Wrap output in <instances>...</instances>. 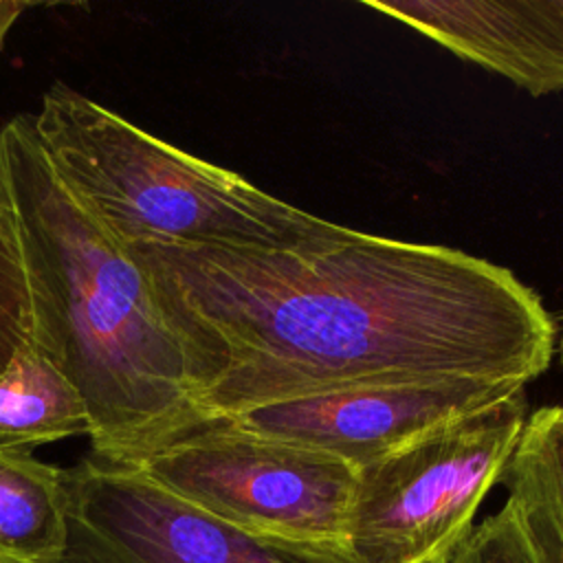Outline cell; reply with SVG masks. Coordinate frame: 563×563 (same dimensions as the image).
<instances>
[{
	"label": "cell",
	"instance_id": "cell-1",
	"mask_svg": "<svg viewBox=\"0 0 563 563\" xmlns=\"http://www.w3.org/2000/svg\"><path fill=\"white\" fill-rule=\"evenodd\" d=\"M213 418L299 398L457 380L528 385L556 352L506 266L325 220L286 249L125 246Z\"/></svg>",
	"mask_w": 563,
	"mask_h": 563
},
{
	"label": "cell",
	"instance_id": "cell-2",
	"mask_svg": "<svg viewBox=\"0 0 563 563\" xmlns=\"http://www.w3.org/2000/svg\"><path fill=\"white\" fill-rule=\"evenodd\" d=\"M0 198L22 242L35 343L84 396L92 457L141 466L209 422L150 275L59 180L31 114L0 128Z\"/></svg>",
	"mask_w": 563,
	"mask_h": 563
},
{
	"label": "cell",
	"instance_id": "cell-3",
	"mask_svg": "<svg viewBox=\"0 0 563 563\" xmlns=\"http://www.w3.org/2000/svg\"><path fill=\"white\" fill-rule=\"evenodd\" d=\"M31 117L59 180L123 246L286 249L325 224L62 81Z\"/></svg>",
	"mask_w": 563,
	"mask_h": 563
},
{
	"label": "cell",
	"instance_id": "cell-4",
	"mask_svg": "<svg viewBox=\"0 0 563 563\" xmlns=\"http://www.w3.org/2000/svg\"><path fill=\"white\" fill-rule=\"evenodd\" d=\"M526 418L521 389L356 468L345 534L354 563H438L446 556L499 484Z\"/></svg>",
	"mask_w": 563,
	"mask_h": 563
},
{
	"label": "cell",
	"instance_id": "cell-5",
	"mask_svg": "<svg viewBox=\"0 0 563 563\" xmlns=\"http://www.w3.org/2000/svg\"><path fill=\"white\" fill-rule=\"evenodd\" d=\"M136 468L246 532L345 545L356 468L323 451L213 418Z\"/></svg>",
	"mask_w": 563,
	"mask_h": 563
},
{
	"label": "cell",
	"instance_id": "cell-6",
	"mask_svg": "<svg viewBox=\"0 0 563 563\" xmlns=\"http://www.w3.org/2000/svg\"><path fill=\"white\" fill-rule=\"evenodd\" d=\"M68 534L57 563H354L347 545L235 528L136 466L95 457L66 471Z\"/></svg>",
	"mask_w": 563,
	"mask_h": 563
},
{
	"label": "cell",
	"instance_id": "cell-7",
	"mask_svg": "<svg viewBox=\"0 0 563 563\" xmlns=\"http://www.w3.org/2000/svg\"><path fill=\"white\" fill-rule=\"evenodd\" d=\"M521 389L526 387L484 380L363 387L266 405L227 420L361 468Z\"/></svg>",
	"mask_w": 563,
	"mask_h": 563
},
{
	"label": "cell",
	"instance_id": "cell-8",
	"mask_svg": "<svg viewBox=\"0 0 563 563\" xmlns=\"http://www.w3.org/2000/svg\"><path fill=\"white\" fill-rule=\"evenodd\" d=\"M365 7L532 97L563 90V0H365Z\"/></svg>",
	"mask_w": 563,
	"mask_h": 563
},
{
	"label": "cell",
	"instance_id": "cell-9",
	"mask_svg": "<svg viewBox=\"0 0 563 563\" xmlns=\"http://www.w3.org/2000/svg\"><path fill=\"white\" fill-rule=\"evenodd\" d=\"M68 534L66 471L0 449V563H57Z\"/></svg>",
	"mask_w": 563,
	"mask_h": 563
},
{
	"label": "cell",
	"instance_id": "cell-10",
	"mask_svg": "<svg viewBox=\"0 0 563 563\" xmlns=\"http://www.w3.org/2000/svg\"><path fill=\"white\" fill-rule=\"evenodd\" d=\"M70 435H90L84 396L35 343L0 374V449L31 451Z\"/></svg>",
	"mask_w": 563,
	"mask_h": 563
},
{
	"label": "cell",
	"instance_id": "cell-11",
	"mask_svg": "<svg viewBox=\"0 0 563 563\" xmlns=\"http://www.w3.org/2000/svg\"><path fill=\"white\" fill-rule=\"evenodd\" d=\"M499 482L508 499L539 510L563 539V405L526 418Z\"/></svg>",
	"mask_w": 563,
	"mask_h": 563
},
{
	"label": "cell",
	"instance_id": "cell-12",
	"mask_svg": "<svg viewBox=\"0 0 563 563\" xmlns=\"http://www.w3.org/2000/svg\"><path fill=\"white\" fill-rule=\"evenodd\" d=\"M438 563H563V539L539 510L506 499Z\"/></svg>",
	"mask_w": 563,
	"mask_h": 563
},
{
	"label": "cell",
	"instance_id": "cell-13",
	"mask_svg": "<svg viewBox=\"0 0 563 563\" xmlns=\"http://www.w3.org/2000/svg\"><path fill=\"white\" fill-rule=\"evenodd\" d=\"M35 345V314L15 216L0 198V374L11 358Z\"/></svg>",
	"mask_w": 563,
	"mask_h": 563
},
{
	"label": "cell",
	"instance_id": "cell-14",
	"mask_svg": "<svg viewBox=\"0 0 563 563\" xmlns=\"http://www.w3.org/2000/svg\"><path fill=\"white\" fill-rule=\"evenodd\" d=\"M29 9V2H20V0H0V48L4 44L7 33L11 31V26L18 22L20 13Z\"/></svg>",
	"mask_w": 563,
	"mask_h": 563
},
{
	"label": "cell",
	"instance_id": "cell-15",
	"mask_svg": "<svg viewBox=\"0 0 563 563\" xmlns=\"http://www.w3.org/2000/svg\"><path fill=\"white\" fill-rule=\"evenodd\" d=\"M556 354H559V358H561V363H563V328H561L559 339H556Z\"/></svg>",
	"mask_w": 563,
	"mask_h": 563
}]
</instances>
